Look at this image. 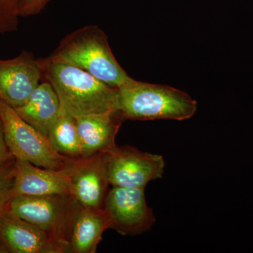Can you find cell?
<instances>
[{"mask_svg": "<svg viewBox=\"0 0 253 253\" xmlns=\"http://www.w3.org/2000/svg\"><path fill=\"white\" fill-rule=\"evenodd\" d=\"M42 79L59 96L61 111L78 118L117 112L118 89L103 83L84 70L68 63L38 59Z\"/></svg>", "mask_w": 253, "mask_h": 253, "instance_id": "1", "label": "cell"}, {"mask_svg": "<svg viewBox=\"0 0 253 253\" xmlns=\"http://www.w3.org/2000/svg\"><path fill=\"white\" fill-rule=\"evenodd\" d=\"M49 58L84 70L117 89L132 79L113 55L104 32L95 25L84 26L65 37Z\"/></svg>", "mask_w": 253, "mask_h": 253, "instance_id": "2", "label": "cell"}, {"mask_svg": "<svg viewBox=\"0 0 253 253\" xmlns=\"http://www.w3.org/2000/svg\"><path fill=\"white\" fill-rule=\"evenodd\" d=\"M198 104L187 93L172 86L131 79L118 88L117 111L124 121L192 118Z\"/></svg>", "mask_w": 253, "mask_h": 253, "instance_id": "3", "label": "cell"}, {"mask_svg": "<svg viewBox=\"0 0 253 253\" xmlns=\"http://www.w3.org/2000/svg\"><path fill=\"white\" fill-rule=\"evenodd\" d=\"M0 118L4 128L5 141L16 160L28 161L46 169H64L73 159L58 154L47 136L18 116L14 108L0 99Z\"/></svg>", "mask_w": 253, "mask_h": 253, "instance_id": "4", "label": "cell"}, {"mask_svg": "<svg viewBox=\"0 0 253 253\" xmlns=\"http://www.w3.org/2000/svg\"><path fill=\"white\" fill-rule=\"evenodd\" d=\"M73 204L69 194L18 196L11 200L7 211L68 244Z\"/></svg>", "mask_w": 253, "mask_h": 253, "instance_id": "5", "label": "cell"}, {"mask_svg": "<svg viewBox=\"0 0 253 253\" xmlns=\"http://www.w3.org/2000/svg\"><path fill=\"white\" fill-rule=\"evenodd\" d=\"M109 221V229L124 236H136L154 225L152 210L148 206L144 189L112 186L103 206Z\"/></svg>", "mask_w": 253, "mask_h": 253, "instance_id": "6", "label": "cell"}, {"mask_svg": "<svg viewBox=\"0 0 253 253\" xmlns=\"http://www.w3.org/2000/svg\"><path fill=\"white\" fill-rule=\"evenodd\" d=\"M165 167L162 156L129 146H118L106 161L110 185L119 187L145 189L150 181L162 178Z\"/></svg>", "mask_w": 253, "mask_h": 253, "instance_id": "7", "label": "cell"}, {"mask_svg": "<svg viewBox=\"0 0 253 253\" xmlns=\"http://www.w3.org/2000/svg\"><path fill=\"white\" fill-rule=\"evenodd\" d=\"M0 253H69L66 243L6 211L0 213Z\"/></svg>", "mask_w": 253, "mask_h": 253, "instance_id": "8", "label": "cell"}, {"mask_svg": "<svg viewBox=\"0 0 253 253\" xmlns=\"http://www.w3.org/2000/svg\"><path fill=\"white\" fill-rule=\"evenodd\" d=\"M108 154L72 160L68 166L71 195L76 202L86 208L103 209L109 191Z\"/></svg>", "mask_w": 253, "mask_h": 253, "instance_id": "9", "label": "cell"}, {"mask_svg": "<svg viewBox=\"0 0 253 253\" xmlns=\"http://www.w3.org/2000/svg\"><path fill=\"white\" fill-rule=\"evenodd\" d=\"M42 80L38 59L23 51L14 59L0 60V99L16 109L22 106Z\"/></svg>", "mask_w": 253, "mask_h": 253, "instance_id": "10", "label": "cell"}, {"mask_svg": "<svg viewBox=\"0 0 253 253\" xmlns=\"http://www.w3.org/2000/svg\"><path fill=\"white\" fill-rule=\"evenodd\" d=\"M13 198L18 196L69 194L71 192L68 166L55 170L38 167L16 160Z\"/></svg>", "mask_w": 253, "mask_h": 253, "instance_id": "11", "label": "cell"}, {"mask_svg": "<svg viewBox=\"0 0 253 253\" xmlns=\"http://www.w3.org/2000/svg\"><path fill=\"white\" fill-rule=\"evenodd\" d=\"M109 221L104 209L86 208L74 201L67 236L69 253H95L109 229Z\"/></svg>", "mask_w": 253, "mask_h": 253, "instance_id": "12", "label": "cell"}, {"mask_svg": "<svg viewBox=\"0 0 253 253\" xmlns=\"http://www.w3.org/2000/svg\"><path fill=\"white\" fill-rule=\"evenodd\" d=\"M75 118L84 158L111 154L117 149L116 137L124 121L118 113H100Z\"/></svg>", "mask_w": 253, "mask_h": 253, "instance_id": "13", "label": "cell"}, {"mask_svg": "<svg viewBox=\"0 0 253 253\" xmlns=\"http://www.w3.org/2000/svg\"><path fill=\"white\" fill-rule=\"evenodd\" d=\"M23 121L46 136L61 112L59 96L47 81L40 83L27 101L14 109Z\"/></svg>", "mask_w": 253, "mask_h": 253, "instance_id": "14", "label": "cell"}, {"mask_svg": "<svg viewBox=\"0 0 253 253\" xmlns=\"http://www.w3.org/2000/svg\"><path fill=\"white\" fill-rule=\"evenodd\" d=\"M55 151L69 159L84 158L76 118L61 111L47 136Z\"/></svg>", "mask_w": 253, "mask_h": 253, "instance_id": "15", "label": "cell"}, {"mask_svg": "<svg viewBox=\"0 0 253 253\" xmlns=\"http://www.w3.org/2000/svg\"><path fill=\"white\" fill-rule=\"evenodd\" d=\"M16 159L0 166V213L7 210L13 199Z\"/></svg>", "mask_w": 253, "mask_h": 253, "instance_id": "16", "label": "cell"}, {"mask_svg": "<svg viewBox=\"0 0 253 253\" xmlns=\"http://www.w3.org/2000/svg\"><path fill=\"white\" fill-rule=\"evenodd\" d=\"M22 0H0V33L16 31Z\"/></svg>", "mask_w": 253, "mask_h": 253, "instance_id": "17", "label": "cell"}, {"mask_svg": "<svg viewBox=\"0 0 253 253\" xmlns=\"http://www.w3.org/2000/svg\"><path fill=\"white\" fill-rule=\"evenodd\" d=\"M53 0H22L20 16L23 17L41 14Z\"/></svg>", "mask_w": 253, "mask_h": 253, "instance_id": "18", "label": "cell"}, {"mask_svg": "<svg viewBox=\"0 0 253 253\" xmlns=\"http://www.w3.org/2000/svg\"><path fill=\"white\" fill-rule=\"evenodd\" d=\"M16 159L10 152L8 149L7 145L5 141L4 128H3L2 122L0 118V166L2 165Z\"/></svg>", "mask_w": 253, "mask_h": 253, "instance_id": "19", "label": "cell"}]
</instances>
